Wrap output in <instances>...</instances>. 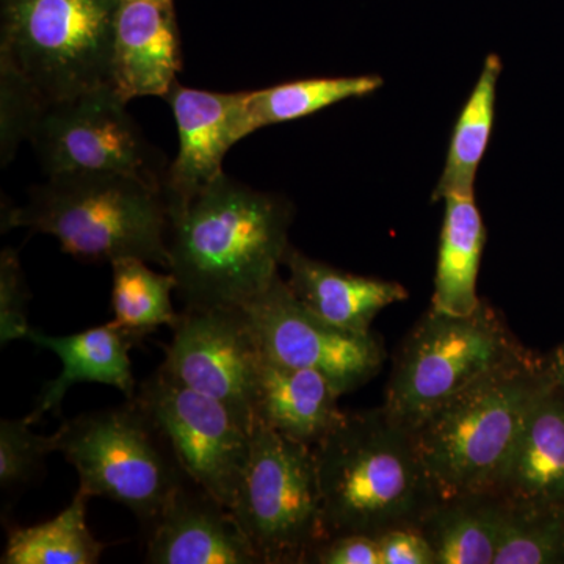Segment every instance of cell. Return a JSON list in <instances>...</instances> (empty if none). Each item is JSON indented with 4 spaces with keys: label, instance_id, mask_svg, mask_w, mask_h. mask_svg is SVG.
Instances as JSON below:
<instances>
[{
    "label": "cell",
    "instance_id": "obj_1",
    "mask_svg": "<svg viewBox=\"0 0 564 564\" xmlns=\"http://www.w3.org/2000/svg\"><path fill=\"white\" fill-rule=\"evenodd\" d=\"M291 202L228 174L170 217L169 270L184 310L243 307L278 276L289 247Z\"/></svg>",
    "mask_w": 564,
    "mask_h": 564
},
{
    "label": "cell",
    "instance_id": "obj_2",
    "mask_svg": "<svg viewBox=\"0 0 564 564\" xmlns=\"http://www.w3.org/2000/svg\"><path fill=\"white\" fill-rule=\"evenodd\" d=\"M326 540L421 525L437 502L414 432L384 408L345 413L314 447Z\"/></svg>",
    "mask_w": 564,
    "mask_h": 564
},
{
    "label": "cell",
    "instance_id": "obj_3",
    "mask_svg": "<svg viewBox=\"0 0 564 564\" xmlns=\"http://www.w3.org/2000/svg\"><path fill=\"white\" fill-rule=\"evenodd\" d=\"M552 386L547 364L527 352L426 414L413 432L437 499L491 491L534 404Z\"/></svg>",
    "mask_w": 564,
    "mask_h": 564
},
{
    "label": "cell",
    "instance_id": "obj_4",
    "mask_svg": "<svg viewBox=\"0 0 564 564\" xmlns=\"http://www.w3.org/2000/svg\"><path fill=\"white\" fill-rule=\"evenodd\" d=\"M50 234L84 262L137 258L169 269L170 214L162 188L124 174L52 176L28 203L3 214L2 229Z\"/></svg>",
    "mask_w": 564,
    "mask_h": 564
},
{
    "label": "cell",
    "instance_id": "obj_5",
    "mask_svg": "<svg viewBox=\"0 0 564 564\" xmlns=\"http://www.w3.org/2000/svg\"><path fill=\"white\" fill-rule=\"evenodd\" d=\"M120 0H0V65L54 102L111 85Z\"/></svg>",
    "mask_w": 564,
    "mask_h": 564
},
{
    "label": "cell",
    "instance_id": "obj_6",
    "mask_svg": "<svg viewBox=\"0 0 564 564\" xmlns=\"http://www.w3.org/2000/svg\"><path fill=\"white\" fill-rule=\"evenodd\" d=\"M79 475V491L124 505L144 533L158 521L187 475L139 400L63 422L54 434Z\"/></svg>",
    "mask_w": 564,
    "mask_h": 564
},
{
    "label": "cell",
    "instance_id": "obj_7",
    "mask_svg": "<svg viewBox=\"0 0 564 564\" xmlns=\"http://www.w3.org/2000/svg\"><path fill=\"white\" fill-rule=\"evenodd\" d=\"M527 352L484 300L467 315L432 307L408 333L393 358L384 411L413 430L445 400Z\"/></svg>",
    "mask_w": 564,
    "mask_h": 564
},
{
    "label": "cell",
    "instance_id": "obj_8",
    "mask_svg": "<svg viewBox=\"0 0 564 564\" xmlns=\"http://www.w3.org/2000/svg\"><path fill=\"white\" fill-rule=\"evenodd\" d=\"M232 513L261 564H307L326 540L314 448L258 423Z\"/></svg>",
    "mask_w": 564,
    "mask_h": 564
},
{
    "label": "cell",
    "instance_id": "obj_9",
    "mask_svg": "<svg viewBox=\"0 0 564 564\" xmlns=\"http://www.w3.org/2000/svg\"><path fill=\"white\" fill-rule=\"evenodd\" d=\"M126 106L111 85L47 106L29 139L46 177L124 174L163 191L169 166Z\"/></svg>",
    "mask_w": 564,
    "mask_h": 564
},
{
    "label": "cell",
    "instance_id": "obj_10",
    "mask_svg": "<svg viewBox=\"0 0 564 564\" xmlns=\"http://www.w3.org/2000/svg\"><path fill=\"white\" fill-rule=\"evenodd\" d=\"M135 399L188 480L232 511L250 464L251 430L225 404L181 384L161 367L139 383Z\"/></svg>",
    "mask_w": 564,
    "mask_h": 564
},
{
    "label": "cell",
    "instance_id": "obj_11",
    "mask_svg": "<svg viewBox=\"0 0 564 564\" xmlns=\"http://www.w3.org/2000/svg\"><path fill=\"white\" fill-rule=\"evenodd\" d=\"M243 310L265 358L315 370L340 395L380 373L386 350L372 333L347 332L323 321L293 295L280 274Z\"/></svg>",
    "mask_w": 564,
    "mask_h": 564
},
{
    "label": "cell",
    "instance_id": "obj_12",
    "mask_svg": "<svg viewBox=\"0 0 564 564\" xmlns=\"http://www.w3.org/2000/svg\"><path fill=\"white\" fill-rule=\"evenodd\" d=\"M161 369L210 397L254 430V388L262 351L243 307L184 310Z\"/></svg>",
    "mask_w": 564,
    "mask_h": 564
},
{
    "label": "cell",
    "instance_id": "obj_13",
    "mask_svg": "<svg viewBox=\"0 0 564 564\" xmlns=\"http://www.w3.org/2000/svg\"><path fill=\"white\" fill-rule=\"evenodd\" d=\"M245 91L220 93L185 87L180 80L166 93L176 121L180 150L163 182L172 217L223 173V161L243 140Z\"/></svg>",
    "mask_w": 564,
    "mask_h": 564
},
{
    "label": "cell",
    "instance_id": "obj_14",
    "mask_svg": "<svg viewBox=\"0 0 564 564\" xmlns=\"http://www.w3.org/2000/svg\"><path fill=\"white\" fill-rule=\"evenodd\" d=\"M151 564H261L231 508L185 480L147 532Z\"/></svg>",
    "mask_w": 564,
    "mask_h": 564
},
{
    "label": "cell",
    "instance_id": "obj_15",
    "mask_svg": "<svg viewBox=\"0 0 564 564\" xmlns=\"http://www.w3.org/2000/svg\"><path fill=\"white\" fill-rule=\"evenodd\" d=\"M173 0H120L115 18L111 87L126 102L165 98L182 70Z\"/></svg>",
    "mask_w": 564,
    "mask_h": 564
},
{
    "label": "cell",
    "instance_id": "obj_16",
    "mask_svg": "<svg viewBox=\"0 0 564 564\" xmlns=\"http://www.w3.org/2000/svg\"><path fill=\"white\" fill-rule=\"evenodd\" d=\"M489 492L508 503L564 510V392L555 384L534 404Z\"/></svg>",
    "mask_w": 564,
    "mask_h": 564
},
{
    "label": "cell",
    "instance_id": "obj_17",
    "mask_svg": "<svg viewBox=\"0 0 564 564\" xmlns=\"http://www.w3.org/2000/svg\"><path fill=\"white\" fill-rule=\"evenodd\" d=\"M28 340L55 352L63 364L61 377L43 384L35 410L28 415L32 423L39 422L41 415L50 411L57 414L66 392L76 383L113 386L124 393L126 399L137 395L139 383L133 378L129 351L143 339L120 328L117 323L110 322L69 336H47L31 329Z\"/></svg>",
    "mask_w": 564,
    "mask_h": 564
},
{
    "label": "cell",
    "instance_id": "obj_18",
    "mask_svg": "<svg viewBox=\"0 0 564 564\" xmlns=\"http://www.w3.org/2000/svg\"><path fill=\"white\" fill-rule=\"evenodd\" d=\"M339 397L322 373L284 366L262 355L256 378L254 422L314 448L343 421Z\"/></svg>",
    "mask_w": 564,
    "mask_h": 564
},
{
    "label": "cell",
    "instance_id": "obj_19",
    "mask_svg": "<svg viewBox=\"0 0 564 564\" xmlns=\"http://www.w3.org/2000/svg\"><path fill=\"white\" fill-rule=\"evenodd\" d=\"M282 265L293 295L323 321L347 332L372 333L370 326L381 311L410 296L399 282L343 272L292 245Z\"/></svg>",
    "mask_w": 564,
    "mask_h": 564
},
{
    "label": "cell",
    "instance_id": "obj_20",
    "mask_svg": "<svg viewBox=\"0 0 564 564\" xmlns=\"http://www.w3.org/2000/svg\"><path fill=\"white\" fill-rule=\"evenodd\" d=\"M432 307L443 313L467 315L480 306L477 278L486 245L484 218L473 192L448 193L443 198Z\"/></svg>",
    "mask_w": 564,
    "mask_h": 564
},
{
    "label": "cell",
    "instance_id": "obj_21",
    "mask_svg": "<svg viewBox=\"0 0 564 564\" xmlns=\"http://www.w3.org/2000/svg\"><path fill=\"white\" fill-rule=\"evenodd\" d=\"M503 502L491 492L437 500L419 530L436 564H494Z\"/></svg>",
    "mask_w": 564,
    "mask_h": 564
},
{
    "label": "cell",
    "instance_id": "obj_22",
    "mask_svg": "<svg viewBox=\"0 0 564 564\" xmlns=\"http://www.w3.org/2000/svg\"><path fill=\"white\" fill-rule=\"evenodd\" d=\"M383 87V79L367 76L313 77L245 91V135L267 126L302 120L348 99L364 98Z\"/></svg>",
    "mask_w": 564,
    "mask_h": 564
},
{
    "label": "cell",
    "instance_id": "obj_23",
    "mask_svg": "<svg viewBox=\"0 0 564 564\" xmlns=\"http://www.w3.org/2000/svg\"><path fill=\"white\" fill-rule=\"evenodd\" d=\"M500 73L502 61L499 55H488L477 84L455 122L444 170L433 191L434 202H440L448 193L474 191L475 177L488 150L496 120Z\"/></svg>",
    "mask_w": 564,
    "mask_h": 564
},
{
    "label": "cell",
    "instance_id": "obj_24",
    "mask_svg": "<svg viewBox=\"0 0 564 564\" xmlns=\"http://www.w3.org/2000/svg\"><path fill=\"white\" fill-rule=\"evenodd\" d=\"M88 497L77 491L73 502L51 521L11 527L2 564H96L107 544L87 525Z\"/></svg>",
    "mask_w": 564,
    "mask_h": 564
},
{
    "label": "cell",
    "instance_id": "obj_25",
    "mask_svg": "<svg viewBox=\"0 0 564 564\" xmlns=\"http://www.w3.org/2000/svg\"><path fill=\"white\" fill-rule=\"evenodd\" d=\"M113 273L111 307L120 328L143 339L161 326L176 325L180 314L174 311L173 292L177 281L172 272L158 273L147 261L122 258L110 262Z\"/></svg>",
    "mask_w": 564,
    "mask_h": 564
},
{
    "label": "cell",
    "instance_id": "obj_26",
    "mask_svg": "<svg viewBox=\"0 0 564 564\" xmlns=\"http://www.w3.org/2000/svg\"><path fill=\"white\" fill-rule=\"evenodd\" d=\"M502 502L494 564H564V510Z\"/></svg>",
    "mask_w": 564,
    "mask_h": 564
},
{
    "label": "cell",
    "instance_id": "obj_27",
    "mask_svg": "<svg viewBox=\"0 0 564 564\" xmlns=\"http://www.w3.org/2000/svg\"><path fill=\"white\" fill-rule=\"evenodd\" d=\"M54 452V437L33 433L28 417L3 419L0 422V488L3 494L31 484L43 470L46 456Z\"/></svg>",
    "mask_w": 564,
    "mask_h": 564
},
{
    "label": "cell",
    "instance_id": "obj_28",
    "mask_svg": "<svg viewBox=\"0 0 564 564\" xmlns=\"http://www.w3.org/2000/svg\"><path fill=\"white\" fill-rule=\"evenodd\" d=\"M46 104L20 74L0 65V163L10 165L22 141L31 139Z\"/></svg>",
    "mask_w": 564,
    "mask_h": 564
},
{
    "label": "cell",
    "instance_id": "obj_29",
    "mask_svg": "<svg viewBox=\"0 0 564 564\" xmlns=\"http://www.w3.org/2000/svg\"><path fill=\"white\" fill-rule=\"evenodd\" d=\"M29 300L20 256L13 248H6L0 254V344L28 339L32 329L28 322Z\"/></svg>",
    "mask_w": 564,
    "mask_h": 564
},
{
    "label": "cell",
    "instance_id": "obj_30",
    "mask_svg": "<svg viewBox=\"0 0 564 564\" xmlns=\"http://www.w3.org/2000/svg\"><path fill=\"white\" fill-rule=\"evenodd\" d=\"M307 564H383V560L377 538L348 534L323 541Z\"/></svg>",
    "mask_w": 564,
    "mask_h": 564
},
{
    "label": "cell",
    "instance_id": "obj_31",
    "mask_svg": "<svg viewBox=\"0 0 564 564\" xmlns=\"http://www.w3.org/2000/svg\"><path fill=\"white\" fill-rule=\"evenodd\" d=\"M383 564H436L429 541L417 527H400L377 536Z\"/></svg>",
    "mask_w": 564,
    "mask_h": 564
},
{
    "label": "cell",
    "instance_id": "obj_32",
    "mask_svg": "<svg viewBox=\"0 0 564 564\" xmlns=\"http://www.w3.org/2000/svg\"><path fill=\"white\" fill-rule=\"evenodd\" d=\"M547 367L552 381H554V384L560 391L564 392V344L562 347L556 348Z\"/></svg>",
    "mask_w": 564,
    "mask_h": 564
}]
</instances>
